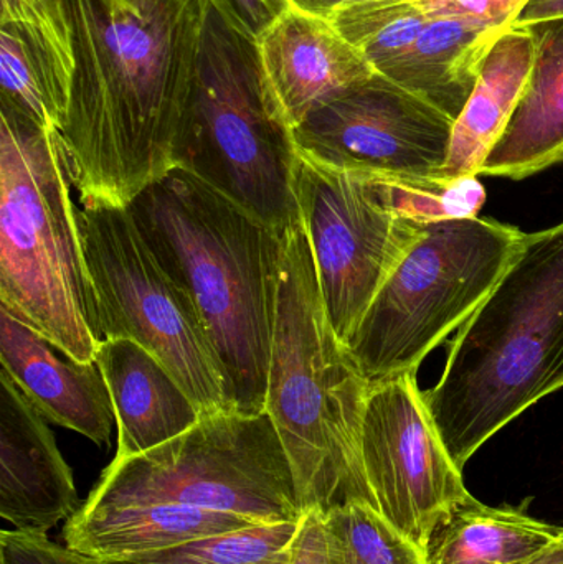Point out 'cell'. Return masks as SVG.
<instances>
[{
  "mask_svg": "<svg viewBox=\"0 0 563 564\" xmlns=\"http://www.w3.org/2000/svg\"><path fill=\"white\" fill-rule=\"evenodd\" d=\"M75 73L58 129L82 204L129 207L174 169L207 0H59Z\"/></svg>",
  "mask_w": 563,
  "mask_h": 564,
  "instance_id": "1",
  "label": "cell"
},
{
  "mask_svg": "<svg viewBox=\"0 0 563 564\" xmlns=\"http://www.w3.org/2000/svg\"><path fill=\"white\" fill-rule=\"evenodd\" d=\"M128 208L159 263L194 301L235 413H267L284 237L182 169Z\"/></svg>",
  "mask_w": 563,
  "mask_h": 564,
  "instance_id": "2",
  "label": "cell"
},
{
  "mask_svg": "<svg viewBox=\"0 0 563 564\" xmlns=\"http://www.w3.org/2000/svg\"><path fill=\"white\" fill-rule=\"evenodd\" d=\"M562 388L563 220L526 234L423 398L446 453L463 470L483 444Z\"/></svg>",
  "mask_w": 563,
  "mask_h": 564,
  "instance_id": "3",
  "label": "cell"
},
{
  "mask_svg": "<svg viewBox=\"0 0 563 564\" xmlns=\"http://www.w3.org/2000/svg\"><path fill=\"white\" fill-rule=\"evenodd\" d=\"M369 388L331 325L310 241L297 221L284 235L267 414L304 513L324 516L349 502L373 506L360 451Z\"/></svg>",
  "mask_w": 563,
  "mask_h": 564,
  "instance_id": "4",
  "label": "cell"
},
{
  "mask_svg": "<svg viewBox=\"0 0 563 564\" xmlns=\"http://www.w3.org/2000/svg\"><path fill=\"white\" fill-rule=\"evenodd\" d=\"M58 131L0 108V307L78 361L105 340Z\"/></svg>",
  "mask_w": 563,
  "mask_h": 564,
  "instance_id": "5",
  "label": "cell"
},
{
  "mask_svg": "<svg viewBox=\"0 0 563 564\" xmlns=\"http://www.w3.org/2000/svg\"><path fill=\"white\" fill-rule=\"evenodd\" d=\"M293 128L258 42L207 0L201 56L174 152L191 172L281 237L301 221Z\"/></svg>",
  "mask_w": 563,
  "mask_h": 564,
  "instance_id": "6",
  "label": "cell"
},
{
  "mask_svg": "<svg viewBox=\"0 0 563 564\" xmlns=\"http://www.w3.org/2000/svg\"><path fill=\"white\" fill-rule=\"evenodd\" d=\"M524 237L479 217L426 225L347 341L369 384L416 373L426 355L478 311Z\"/></svg>",
  "mask_w": 563,
  "mask_h": 564,
  "instance_id": "7",
  "label": "cell"
},
{
  "mask_svg": "<svg viewBox=\"0 0 563 564\" xmlns=\"http://www.w3.org/2000/svg\"><path fill=\"white\" fill-rule=\"evenodd\" d=\"M159 502L234 513L260 525L306 516L267 413L202 417L162 446L112 459L83 507Z\"/></svg>",
  "mask_w": 563,
  "mask_h": 564,
  "instance_id": "8",
  "label": "cell"
},
{
  "mask_svg": "<svg viewBox=\"0 0 563 564\" xmlns=\"http://www.w3.org/2000/svg\"><path fill=\"white\" fill-rule=\"evenodd\" d=\"M78 221L102 338H126L154 355L202 416L235 413L194 301L159 263L129 208L83 205Z\"/></svg>",
  "mask_w": 563,
  "mask_h": 564,
  "instance_id": "9",
  "label": "cell"
},
{
  "mask_svg": "<svg viewBox=\"0 0 563 564\" xmlns=\"http://www.w3.org/2000/svg\"><path fill=\"white\" fill-rule=\"evenodd\" d=\"M294 188L327 317L347 345L425 227L390 210L373 175L300 158Z\"/></svg>",
  "mask_w": 563,
  "mask_h": 564,
  "instance_id": "10",
  "label": "cell"
},
{
  "mask_svg": "<svg viewBox=\"0 0 563 564\" xmlns=\"http://www.w3.org/2000/svg\"><path fill=\"white\" fill-rule=\"evenodd\" d=\"M455 121L380 73L354 83L293 128L297 154L336 171L443 174Z\"/></svg>",
  "mask_w": 563,
  "mask_h": 564,
  "instance_id": "11",
  "label": "cell"
},
{
  "mask_svg": "<svg viewBox=\"0 0 563 564\" xmlns=\"http://www.w3.org/2000/svg\"><path fill=\"white\" fill-rule=\"evenodd\" d=\"M360 451L373 506L423 552L443 510L469 492L436 433L416 373L370 384Z\"/></svg>",
  "mask_w": 563,
  "mask_h": 564,
  "instance_id": "12",
  "label": "cell"
},
{
  "mask_svg": "<svg viewBox=\"0 0 563 564\" xmlns=\"http://www.w3.org/2000/svg\"><path fill=\"white\" fill-rule=\"evenodd\" d=\"M373 72L456 121L483 59L505 30L465 19L426 17L403 0L359 3L329 20Z\"/></svg>",
  "mask_w": 563,
  "mask_h": 564,
  "instance_id": "13",
  "label": "cell"
},
{
  "mask_svg": "<svg viewBox=\"0 0 563 564\" xmlns=\"http://www.w3.org/2000/svg\"><path fill=\"white\" fill-rule=\"evenodd\" d=\"M72 29L59 0H2L0 108L58 131L72 93Z\"/></svg>",
  "mask_w": 563,
  "mask_h": 564,
  "instance_id": "14",
  "label": "cell"
},
{
  "mask_svg": "<svg viewBox=\"0 0 563 564\" xmlns=\"http://www.w3.org/2000/svg\"><path fill=\"white\" fill-rule=\"evenodd\" d=\"M78 503L45 417L0 371V516L15 530L46 535L72 519Z\"/></svg>",
  "mask_w": 563,
  "mask_h": 564,
  "instance_id": "15",
  "label": "cell"
},
{
  "mask_svg": "<svg viewBox=\"0 0 563 564\" xmlns=\"http://www.w3.org/2000/svg\"><path fill=\"white\" fill-rule=\"evenodd\" d=\"M2 371L50 423L108 446L115 410L96 361H78L0 307Z\"/></svg>",
  "mask_w": 563,
  "mask_h": 564,
  "instance_id": "16",
  "label": "cell"
},
{
  "mask_svg": "<svg viewBox=\"0 0 563 564\" xmlns=\"http://www.w3.org/2000/svg\"><path fill=\"white\" fill-rule=\"evenodd\" d=\"M258 50L291 128L337 93L376 73L329 20L294 9L258 39Z\"/></svg>",
  "mask_w": 563,
  "mask_h": 564,
  "instance_id": "17",
  "label": "cell"
},
{
  "mask_svg": "<svg viewBox=\"0 0 563 564\" xmlns=\"http://www.w3.org/2000/svg\"><path fill=\"white\" fill-rule=\"evenodd\" d=\"M115 410V459L138 456L201 423L202 413L164 365L141 345L108 338L95 358Z\"/></svg>",
  "mask_w": 563,
  "mask_h": 564,
  "instance_id": "18",
  "label": "cell"
},
{
  "mask_svg": "<svg viewBox=\"0 0 563 564\" xmlns=\"http://www.w3.org/2000/svg\"><path fill=\"white\" fill-rule=\"evenodd\" d=\"M253 525L260 523L181 503H124L96 509L82 506L66 520L63 540L83 555L118 562Z\"/></svg>",
  "mask_w": 563,
  "mask_h": 564,
  "instance_id": "19",
  "label": "cell"
},
{
  "mask_svg": "<svg viewBox=\"0 0 563 564\" xmlns=\"http://www.w3.org/2000/svg\"><path fill=\"white\" fill-rule=\"evenodd\" d=\"M534 65L481 175L522 181L563 162V19L532 23Z\"/></svg>",
  "mask_w": 563,
  "mask_h": 564,
  "instance_id": "20",
  "label": "cell"
},
{
  "mask_svg": "<svg viewBox=\"0 0 563 564\" xmlns=\"http://www.w3.org/2000/svg\"><path fill=\"white\" fill-rule=\"evenodd\" d=\"M529 25H512L489 48L475 89L455 121L445 175H481L483 165L505 134L534 65Z\"/></svg>",
  "mask_w": 563,
  "mask_h": 564,
  "instance_id": "21",
  "label": "cell"
},
{
  "mask_svg": "<svg viewBox=\"0 0 563 564\" xmlns=\"http://www.w3.org/2000/svg\"><path fill=\"white\" fill-rule=\"evenodd\" d=\"M561 530L512 509H495L472 494L453 502L433 523L425 564H526L554 545Z\"/></svg>",
  "mask_w": 563,
  "mask_h": 564,
  "instance_id": "22",
  "label": "cell"
},
{
  "mask_svg": "<svg viewBox=\"0 0 563 564\" xmlns=\"http://www.w3.org/2000/svg\"><path fill=\"white\" fill-rule=\"evenodd\" d=\"M390 210L413 224H442L476 218L485 207V185L478 175H373Z\"/></svg>",
  "mask_w": 563,
  "mask_h": 564,
  "instance_id": "23",
  "label": "cell"
},
{
  "mask_svg": "<svg viewBox=\"0 0 563 564\" xmlns=\"http://www.w3.org/2000/svg\"><path fill=\"white\" fill-rule=\"evenodd\" d=\"M323 519L336 564H425L422 549L370 503H344Z\"/></svg>",
  "mask_w": 563,
  "mask_h": 564,
  "instance_id": "24",
  "label": "cell"
},
{
  "mask_svg": "<svg viewBox=\"0 0 563 564\" xmlns=\"http://www.w3.org/2000/svg\"><path fill=\"white\" fill-rule=\"evenodd\" d=\"M303 522V520H301ZM301 522L253 525L195 540L162 552L118 560L121 564H288Z\"/></svg>",
  "mask_w": 563,
  "mask_h": 564,
  "instance_id": "25",
  "label": "cell"
},
{
  "mask_svg": "<svg viewBox=\"0 0 563 564\" xmlns=\"http://www.w3.org/2000/svg\"><path fill=\"white\" fill-rule=\"evenodd\" d=\"M405 6L426 17L465 19L508 30L529 0H403Z\"/></svg>",
  "mask_w": 563,
  "mask_h": 564,
  "instance_id": "26",
  "label": "cell"
},
{
  "mask_svg": "<svg viewBox=\"0 0 563 564\" xmlns=\"http://www.w3.org/2000/svg\"><path fill=\"white\" fill-rule=\"evenodd\" d=\"M0 564H102L99 560L58 545L43 533L2 530Z\"/></svg>",
  "mask_w": 563,
  "mask_h": 564,
  "instance_id": "27",
  "label": "cell"
},
{
  "mask_svg": "<svg viewBox=\"0 0 563 564\" xmlns=\"http://www.w3.org/2000/svg\"><path fill=\"white\" fill-rule=\"evenodd\" d=\"M235 26L260 39L281 15L291 9L290 0H210Z\"/></svg>",
  "mask_w": 563,
  "mask_h": 564,
  "instance_id": "28",
  "label": "cell"
},
{
  "mask_svg": "<svg viewBox=\"0 0 563 564\" xmlns=\"http://www.w3.org/2000/svg\"><path fill=\"white\" fill-rule=\"evenodd\" d=\"M288 564H336L331 555L323 513L310 512L304 516L300 532L291 545Z\"/></svg>",
  "mask_w": 563,
  "mask_h": 564,
  "instance_id": "29",
  "label": "cell"
},
{
  "mask_svg": "<svg viewBox=\"0 0 563 564\" xmlns=\"http://www.w3.org/2000/svg\"><path fill=\"white\" fill-rule=\"evenodd\" d=\"M290 2L291 9L320 17V19L331 20L343 10L359 6V3L372 2V0H290Z\"/></svg>",
  "mask_w": 563,
  "mask_h": 564,
  "instance_id": "30",
  "label": "cell"
},
{
  "mask_svg": "<svg viewBox=\"0 0 563 564\" xmlns=\"http://www.w3.org/2000/svg\"><path fill=\"white\" fill-rule=\"evenodd\" d=\"M555 19H563V0H529L515 25H532Z\"/></svg>",
  "mask_w": 563,
  "mask_h": 564,
  "instance_id": "31",
  "label": "cell"
},
{
  "mask_svg": "<svg viewBox=\"0 0 563 564\" xmlns=\"http://www.w3.org/2000/svg\"><path fill=\"white\" fill-rule=\"evenodd\" d=\"M526 564H563V543L557 540L554 545L549 546L541 555Z\"/></svg>",
  "mask_w": 563,
  "mask_h": 564,
  "instance_id": "32",
  "label": "cell"
},
{
  "mask_svg": "<svg viewBox=\"0 0 563 564\" xmlns=\"http://www.w3.org/2000/svg\"><path fill=\"white\" fill-rule=\"evenodd\" d=\"M559 540L563 543V532L561 533V536H559Z\"/></svg>",
  "mask_w": 563,
  "mask_h": 564,
  "instance_id": "33",
  "label": "cell"
},
{
  "mask_svg": "<svg viewBox=\"0 0 563 564\" xmlns=\"http://www.w3.org/2000/svg\"><path fill=\"white\" fill-rule=\"evenodd\" d=\"M102 564H121V563H109V562H102Z\"/></svg>",
  "mask_w": 563,
  "mask_h": 564,
  "instance_id": "34",
  "label": "cell"
}]
</instances>
